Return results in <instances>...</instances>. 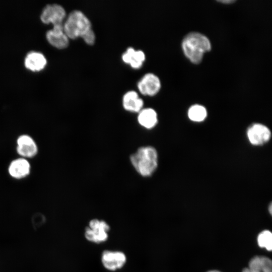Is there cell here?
I'll return each instance as SVG.
<instances>
[{
  "mask_svg": "<svg viewBox=\"0 0 272 272\" xmlns=\"http://www.w3.org/2000/svg\"><path fill=\"white\" fill-rule=\"evenodd\" d=\"M122 59L133 69H139L143 64L146 58L144 52L141 50H135L130 47L122 55Z\"/></svg>",
  "mask_w": 272,
  "mask_h": 272,
  "instance_id": "4fadbf2b",
  "label": "cell"
},
{
  "mask_svg": "<svg viewBox=\"0 0 272 272\" xmlns=\"http://www.w3.org/2000/svg\"><path fill=\"white\" fill-rule=\"evenodd\" d=\"M28 159L20 157L12 161L8 168V173L14 179L20 180L27 177L31 172Z\"/></svg>",
  "mask_w": 272,
  "mask_h": 272,
  "instance_id": "30bf717a",
  "label": "cell"
},
{
  "mask_svg": "<svg viewBox=\"0 0 272 272\" xmlns=\"http://www.w3.org/2000/svg\"><path fill=\"white\" fill-rule=\"evenodd\" d=\"M182 47L185 55L191 62L198 64L202 60L204 53L211 49V43L205 35L191 32L183 39Z\"/></svg>",
  "mask_w": 272,
  "mask_h": 272,
  "instance_id": "7a4b0ae2",
  "label": "cell"
},
{
  "mask_svg": "<svg viewBox=\"0 0 272 272\" xmlns=\"http://www.w3.org/2000/svg\"><path fill=\"white\" fill-rule=\"evenodd\" d=\"M16 145V151L20 157L28 159L35 157L38 154V146L33 138L28 134L19 136Z\"/></svg>",
  "mask_w": 272,
  "mask_h": 272,
  "instance_id": "5b68a950",
  "label": "cell"
},
{
  "mask_svg": "<svg viewBox=\"0 0 272 272\" xmlns=\"http://www.w3.org/2000/svg\"><path fill=\"white\" fill-rule=\"evenodd\" d=\"M47 63L44 55L41 52L31 51L25 57L24 64L25 67L32 71H40L43 69Z\"/></svg>",
  "mask_w": 272,
  "mask_h": 272,
  "instance_id": "9a60e30c",
  "label": "cell"
},
{
  "mask_svg": "<svg viewBox=\"0 0 272 272\" xmlns=\"http://www.w3.org/2000/svg\"><path fill=\"white\" fill-rule=\"evenodd\" d=\"M130 162L141 176L148 177L152 175L158 166V153L152 146L139 148L130 156Z\"/></svg>",
  "mask_w": 272,
  "mask_h": 272,
  "instance_id": "6da1fadb",
  "label": "cell"
},
{
  "mask_svg": "<svg viewBox=\"0 0 272 272\" xmlns=\"http://www.w3.org/2000/svg\"><path fill=\"white\" fill-rule=\"evenodd\" d=\"M126 261L125 254L119 251L105 250L101 256L103 266L109 270H116L123 266Z\"/></svg>",
  "mask_w": 272,
  "mask_h": 272,
  "instance_id": "ba28073f",
  "label": "cell"
},
{
  "mask_svg": "<svg viewBox=\"0 0 272 272\" xmlns=\"http://www.w3.org/2000/svg\"><path fill=\"white\" fill-rule=\"evenodd\" d=\"M82 38L87 44L93 45L95 43L96 39L95 34L93 29H92L88 31Z\"/></svg>",
  "mask_w": 272,
  "mask_h": 272,
  "instance_id": "d6986e66",
  "label": "cell"
},
{
  "mask_svg": "<svg viewBox=\"0 0 272 272\" xmlns=\"http://www.w3.org/2000/svg\"><path fill=\"white\" fill-rule=\"evenodd\" d=\"M242 272H272L271 260L263 256H256L249 263V266Z\"/></svg>",
  "mask_w": 272,
  "mask_h": 272,
  "instance_id": "5bb4252c",
  "label": "cell"
},
{
  "mask_svg": "<svg viewBox=\"0 0 272 272\" xmlns=\"http://www.w3.org/2000/svg\"><path fill=\"white\" fill-rule=\"evenodd\" d=\"M247 134L250 143L257 146L267 142L270 138L271 132L266 126L255 123L248 128Z\"/></svg>",
  "mask_w": 272,
  "mask_h": 272,
  "instance_id": "9c48e42d",
  "label": "cell"
},
{
  "mask_svg": "<svg viewBox=\"0 0 272 272\" xmlns=\"http://www.w3.org/2000/svg\"><path fill=\"white\" fill-rule=\"evenodd\" d=\"M207 272H221V271H218V270H210V271H207Z\"/></svg>",
  "mask_w": 272,
  "mask_h": 272,
  "instance_id": "7402d4cb",
  "label": "cell"
},
{
  "mask_svg": "<svg viewBox=\"0 0 272 272\" xmlns=\"http://www.w3.org/2000/svg\"><path fill=\"white\" fill-rule=\"evenodd\" d=\"M207 115V112L206 108L200 105L191 106L188 111V116L189 119L195 122L203 121L206 118Z\"/></svg>",
  "mask_w": 272,
  "mask_h": 272,
  "instance_id": "e0dca14e",
  "label": "cell"
},
{
  "mask_svg": "<svg viewBox=\"0 0 272 272\" xmlns=\"http://www.w3.org/2000/svg\"><path fill=\"white\" fill-rule=\"evenodd\" d=\"M122 105L124 109L132 112H139L143 109L144 101L135 91L126 92L122 98Z\"/></svg>",
  "mask_w": 272,
  "mask_h": 272,
  "instance_id": "7c38bea8",
  "label": "cell"
},
{
  "mask_svg": "<svg viewBox=\"0 0 272 272\" xmlns=\"http://www.w3.org/2000/svg\"><path fill=\"white\" fill-rule=\"evenodd\" d=\"M137 86L142 94L152 96L155 95L159 91L161 82L156 75L149 73L146 74L139 80Z\"/></svg>",
  "mask_w": 272,
  "mask_h": 272,
  "instance_id": "52a82bcc",
  "label": "cell"
},
{
  "mask_svg": "<svg viewBox=\"0 0 272 272\" xmlns=\"http://www.w3.org/2000/svg\"><path fill=\"white\" fill-rule=\"evenodd\" d=\"M138 121L140 125L146 129H151L158 122L157 114L151 108H143L138 112Z\"/></svg>",
  "mask_w": 272,
  "mask_h": 272,
  "instance_id": "2e32d148",
  "label": "cell"
},
{
  "mask_svg": "<svg viewBox=\"0 0 272 272\" xmlns=\"http://www.w3.org/2000/svg\"><path fill=\"white\" fill-rule=\"evenodd\" d=\"M46 37L51 45L58 49L65 48L69 44V38L64 32L63 24L53 25L52 29L46 32Z\"/></svg>",
  "mask_w": 272,
  "mask_h": 272,
  "instance_id": "8fae6325",
  "label": "cell"
},
{
  "mask_svg": "<svg viewBox=\"0 0 272 272\" xmlns=\"http://www.w3.org/2000/svg\"><path fill=\"white\" fill-rule=\"evenodd\" d=\"M65 17L64 9L60 5L54 4L47 5L44 8L40 15V19L43 23H51L53 26L63 24Z\"/></svg>",
  "mask_w": 272,
  "mask_h": 272,
  "instance_id": "8992f818",
  "label": "cell"
},
{
  "mask_svg": "<svg viewBox=\"0 0 272 272\" xmlns=\"http://www.w3.org/2000/svg\"><path fill=\"white\" fill-rule=\"evenodd\" d=\"M109 229L110 227L105 221L93 219L85 229V236L90 242L100 243L107 240Z\"/></svg>",
  "mask_w": 272,
  "mask_h": 272,
  "instance_id": "277c9868",
  "label": "cell"
},
{
  "mask_svg": "<svg viewBox=\"0 0 272 272\" xmlns=\"http://www.w3.org/2000/svg\"><path fill=\"white\" fill-rule=\"evenodd\" d=\"M218 2L226 4H230V3H234V2H235V1H234V0H226V1H225H225H219Z\"/></svg>",
  "mask_w": 272,
  "mask_h": 272,
  "instance_id": "ffe728a7",
  "label": "cell"
},
{
  "mask_svg": "<svg viewBox=\"0 0 272 272\" xmlns=\"http://www.w3.org/2000/svg\"><path fill=\"white\" fill-rule=\"evenodd\" d=\"M257 242L259 247H264L268 251L272 249V234L268 230H264L260 233L257 237Z\"/></svg>",
  "mask_w": 272,
  "mask_h": 272,
  "instance_id": "ac0fdd59",
  "label": "cell"
},
{
  "mask_svg": "<svg viewBox=\"0 0 272 272\" xmlns=\"http://www.w3.org/2000/svg\"><path fill=\"white\" fill-rule=\"evenodd\" d=\"M271 211H272V205L270 203L269 207V211L270 214H271L272 213Z\"/></svg>",
  "mask_w": 272,
  "mask_h": 272,
  "instance_id": "44dd1931",
  "label": "cell"
},
{
  "mask_svg": "<svg viewBox=\"0 0 272 272\" xmlns=\"http://www.w3.org/2000/svg\"><path fill=\"white\" fill-rule=\"evenodd\" d=\"M63 28L67 37L72 39L82 38L92 29L89 18L80 10H74L68 15L63 23Z\"/></svg>",
  "mask_w": 272,
  "mask_h": 272,
  "instance_id": "3957f363",
  "label": "cell"
}]
</instances>
